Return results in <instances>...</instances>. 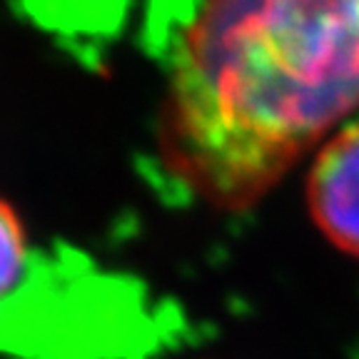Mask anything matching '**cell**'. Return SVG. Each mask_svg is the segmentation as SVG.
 I'll list each match as a JSON object with an SVG mask.
<instances>
[{
	"instance_id": "1",
	"label": "cell",
	"mask_w": 359,
	"mask_h": 359,
	"mask_svg": "<svg viewBox=\"0 0 359 359\" xmlns=\"http://www.w3.org/2000/svg\"><path fill=\"white\" fill-rule=\"evenodd\" d=\"M359 107V0H200L157 150L217 210L257 205Z\"/></svg>"
},
{
	"instance_id": "2",
	"label": "cell",
	"mask_w": 359,
	"mask_h": 359,
	"mask_svg": "<svg viewBox=\"0 0 359 359\" xmlns=\"http://www.w3.org/2000/svg\"><path fill=\"white\" fill-rule=\"evenodd\" d=\"M307 210L332 247L359 259V123L317 150L307 172Z\"/></svg>"
},
{
	"instance_id": "3",
	"label": "cell",
	"mask_w": 359,
	"mask_h": 359,
	"mask_svg": "<svg viewBox=\"0 0 359 359\" xmlns=\"http://www.w3.org/2000/svg\"><path fill=\"white\" fill-rule=\"evenodd\" d=\"M30 259V245L20 212L0 197V302L20 285Z\"/></svg>"
}]
</instances>
